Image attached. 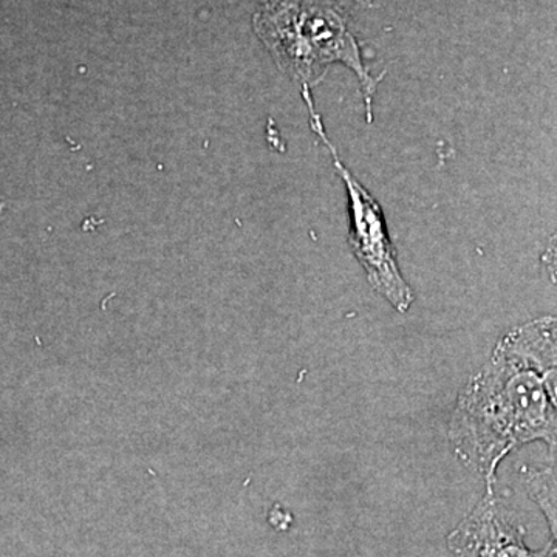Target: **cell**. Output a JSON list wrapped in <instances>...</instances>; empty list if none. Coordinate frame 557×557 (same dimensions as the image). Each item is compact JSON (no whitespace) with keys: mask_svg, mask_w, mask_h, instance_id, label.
Segmentation results:
<instances>
[{"mask_svg":"<svg viewBox=\"0 0 557 557\" xmlns=\"http://www.w3.org/2000/svg\"><path fill=\"white\" fill-rule=\"evenodd\" d=\"M465 467L496 486L497 469L516 449L557 443V413L533 366L498 341L490 359L458 394L448 428Z\"/></svg>","mask_w":557,"mask_h":557,"instance_id":"6da1fadb","label":"cell"},{"mask_svg":"<svg viewBox=\"0 0 557 557\" xmlns=\"http://www.w3.org/2000/svg\"><path fill=\"white\" fill-rule=\"evenodd\" d=\"M252 27L278 67L306 89L336 62L354 70L372 121L373 95L383 76L369 75L343 0H260Z\"/></svg>","mask_w":557,"mask_h":557,"instance_id":"7a4b0ae2","label":"cell"},{"mask_svg":"<svg viewBox=\"0 0 557 557\" xmlns=\"http://www.w3.org/2000/svg\"><path fill=\"white\" fill-rule=\"evenodd\" d=\"M304 97L311 110V123H313L314 131L324 139L332 152L336 171L346 183L348 203H350L348 242H350L351 251L358 259L359 265L366 271V276H368L372 288L380 293L398 313H406L416 300V296L399 270L394 245L388 239L383 209L379 201L370 196L369 190L341 163L338 150L330 143L321 119L314 113L309 89L304 90Z\"/></svg>","mask_w":557,"mask_h":557,"instance_id":"3957f363","label":"cell"},{"mask_svg":"<svg viewBox=\"0 0 557 557\" xmlns=\"http://www.w3.org/2000/svg\"><path fill=\"white\" fill-rule=\"evenodd\" d=\"M448 545L456 557H545V548L534 552L528 547L525 528L496 486L485 490L449 534Z\"/></svg>","mask_w":557,"mask_h":557,"instance_id":"277c9868","label":"cell"},{"mask_svg":"<svg viewBox=\"0 0 557 557\" xmlns=\"http://www.w3.org/2000/svg\"><path fill=\"white\" fill-rule=\"evenodd\" d=\"M500 341L533 366L557 413V317L534 319Z\"/></svg>","mask_w":557,"mask_h":557,"instance_id":"5b68a950","label":"cell"},{"mask_svg":"<svg viewBox=\"0 0 557 557\" xmlns=\"http://www.w3.org/2000/svg\"><path fill=\"white\" fill-rule=\"evenodd\" d=\"M522 474L528 496L544 512L552 531V541L545 547V557H557V472L545 465L523 468Z\"/></svg>","mask_w":557,"mask_h":557,"instance_id":"8992f818","label":"cell"},{"mask_svg":"<svg viewBox=\"0 0 557 557\" xmlns=\"http://www.w3.org/2000/svg\"><path fill=\"white\" fill-rule=\"evenodd\" d=\"M545 269L548 271V276L552 278L553 285L557 289V231L555 236L549 239L547 248H545L544 256H542Z\"/></svg>","mask_w":557,"mask_h":557,"instance_id":"52a82bcc","label":"cell"},{"mask_svg":"<svg viewBox=\"0 0 557 557\" xmlns=\"http://www.w3.org/2000/svg\"><path fill=\"white\" fill-rule=\"evenodd\" d=\"M557 472V471H556Z\"/></svg>","mask_w":557,"mask_h":557,"instance_id":"ba28073f","label":"cell"}]
</instances>
